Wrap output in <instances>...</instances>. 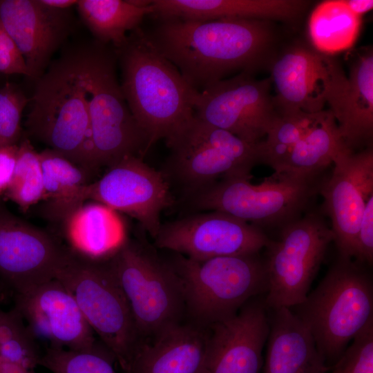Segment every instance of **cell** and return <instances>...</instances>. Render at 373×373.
<instances>
[{"label":"cell","mask_w":373,"mask_h":373,"mask_svg":"<svg viewBox=\"0 0 373 373\" xmlns=\"http://www.w3.org/2000/svg\"><path fill=\"white\" fill-rule=\"evenodd\" d=\"M146 34L198 91L233 72L253 73L268 57L275 38L270 21L235 18L162 19Z\"/></svg>","instance_id":"6da1fadb"},{"label":"cell","mask_w":373,"mask_h":373,"mask_svg":"<svg viewBox=\"0 0 373 373\" xmlns=\"http://www.w3.org/2000/svg\"><path fill=\"white\" fill-rule=\"evenodd\" d=\"M35 82L26 121L28 133L89 173L93 156L87 44L66 48Z\"/></svg>","instance_id":"7a4b0ae2"},{"label":"cell","mask_w":373,"mask_h":373,"mask_svg":"<svg viewBox=\"0 0 373 373\" xmlns=\"http://www.w3.org/2000/svg\"><path fill=\"white\" fill-rule=\"evenodd\" d=\"M114 49L124 96L151 148L158 140L169 138L193 117L198 91L155 48L140 27Z\"/></svg>","instance_id":"3957f363"},{"label":"cell","mask_w":373,"mask_h":373,"mask_svg":"<svg viewBox=\"0 0 373 373\" xmlns=\"http://www.w3.org/2000/svg\"><path fill=\"white\" fill-rule=\"evenodd\" d=\"M318 175L274 171L257 184L252 176L224 177L180 196L177 203L193 213H225L261 229L281 228L298 218L319 191Z\"/></svg>","instance_id":"277c9868"},{"label":"cell","mask_w":373,"mask_h":373,"mask_svg":"<svg viewBox=\"0 0 373 373\" xmlns=\"http://www.w3.org/2000/svg\"><path fill=\"white\" fill-rule=\"evenodd\" d=\"M358 262L338 258L315 289L295 306L331 367L373 318V283Z\"/></svg>","instance_id":"5b68a950"},{"label":"cell","mask_w":373,"mask_h":373,"mask_svg":"<svg viewBox=\"0 0 373 373\" xmlns=\"http://www.w3.org/2000/svg\"><path fill=\"white\" fill-rule=\"evenodd\" d=\"M107 260L143 341L186 319L181 278L154 245L127 238Z\"/></svg>","instance_id":"8992f818"},{"label":"cell","mask_w":373,"mask_h":373,"mask_svg":"<svg viewBox=\"0 0 373 373\" xmlns=\"http://www.w3.org/2000/svg\"><path fill=\"white\" fill-rule=\"evenodd\" d=\"M167 256L183 283L186 319L209 326L235 314L249 300L267 292L264 260L258 254L194 260Z\"/></svg>","instance_id":"52a82bcc"},{"label":"cell","mask_w":373,"mask_h":373,"mask_svg":"<svg viewBox=\"0 0 373 373\" xmlns=\"http://www.w3.org/2000/svg\"><path fill=\"white\" fill-rule=\"evenodd\" d=\"M117 66L112 46L95 40L87 44L89 135L96 171L127 157L142 158L150 149L128 106Z\"/></svg>","instance_id":"ba28073f"},{"label":"cell","mask_w":373,"mask_h":373,"mask_svg":"<svg viewBox=\"0 0 373 373\" xmlns=\"http://www.w3.org/2000/svg\"><path fill=\"white\" fill-rule=\"evenodd\" d=\"M166 144L170 153L161 171L180 196L218 178L252 176L251 169L261 162L259 142H247L195 115Z\"/></svg>","instance_id":"9c48e42d"},{"label":"cell","mask_w":373,"mask_h":373,"mask_svg":"<svg viewBox=\"0 0 373 373\" xmlns=\"http://www.w3.org/2000/svg\"><path fill=\"white\" fill-rule=\"evenodd\" d=\"M56 278L73 296L122 372L125 371L143 340L107 259L90 260L71 252Z\"/></svg>","instance_id":"30bf717a"},{"label":"cell","mask_w":373,"mask_h":373,"mask_svg":"<svg viewBox=\"0 0 373 373\" xmlns=\"http://www.w3.org/2000/svg\"><path fill=\"white\" fill-rule=\"evenodd\" d=\"M278 239L266 247L265 265L267 309L295 307L303 303L334 235L324 218L311 212L280 228Z\"/></svg>","instance_id":"8fae6325"},{"label":"cell","mask_w":373,"mask_h":373,"mask_svg":"<svg viewBox=\"0 0 373 373\" xmlns=\"http://www.w3.org/2000/svg\"><path fill=\"white\" fill-rule=\"evenodd\" d=\"M86 201L97 202L132 216L153 238L162 224V211L176 204L162 172L136 156L107 167L99 180L89 183L80 197L81 204Z\"/></svg>","instance_id":"7c38bea8"},{"label":"cell","mask_w":373,"mask_h":373,"mask_svg":"<svg viewBox=\"0 0 373 373\" xmlns=\"http://www.w3.org/2000/svg\"><path fill=\"white\" fill-rule=\"evenodd\" d=\"M153 240L157 249L194 260L258 254L271 241L259 227L216 211L162 223Z\"/></svg>","instance_id":"4fadbf2b"},{"label":"cell","mask_w":373,"mask_h":373,"mask_svg":"<svg viewBox=\"0 0 373 373\" xmlns=\"http://www.w3.org/2000/svg\"><path fill=\"white\" fill-rule=\"evenodd\" d=\"M271 78L258 80L240 73L198 91L194 115L251 144L266 136L277 111L271 95Z\"/></svg>","instance_id":"5bb4252c"},{"label":"cell","mask_w":373,"mask_h":373,"mask_svg":"<svg viewBox=\"0 0 373 373\" xmlns=\"http://www.w3.org/2000/svg\"><path fill=\"white\" fill-rule=\"evenodd\" d=\"M71 251L0 202V283L22 294L56 278Z\"/></svg>","instance_id":"9a60e30c"},{"label":"cell","mask_w":373,"mask_h":373,"mask_svg":"<svg viewBox=\"0 0 373 373\" xmlns=\"http://www.w3.org/2000/svg\"><path fill=\"white\" fill-rule=\"evenodd\" d=\"M331 175L322 182L319 193L332 222L334 242L340 258L352 259L359 224L369 197L373 194V151L359 152L347 147L333 162Z\"/></svg>","instance_id":"2e32d148"},{"label":"cell","mask_w":373,"mask_h":373,"mask_svg":"<svg viewBox=\"0 0 373 373\" xmlns=\"http://www.w3.org/2000/svg\"><path fill=\"white\" fill-rule=\"evenodd\" d=\"M271 65L274 102L280 113L324 111L333 90L346 76L335 59L300 44L288 48Z\"/></svg>","instance_id":"e0dca14e"},{"label":"cell","mask_w":373,"mask_h":373,"mask_svg":"<svg viewBox=\"0 0 373 373\" xmlns=\"http://www.w3.org/2000/svg\"><path fill=\"white\" fill-rule=\"evenodd\" d=\"M15 295L14 307L49 347L86 350L98 342L76 300L57 278Z\"/></svg>","instance_id":"ac0fdd59"},{"label":"cell","mask_w":373,"mask_h":373,"mask_svg":"<svg viewBox=\"0 0 373 373\" xmlns=\"http://www.w3.org/2000/svg\"><path fill=\"white\" fill-rule=\"evenodd\" d=\"M0 21L35 80L74 30L71 9L50 8L41 0H0Z\"/></svg>","instance_id":"d6986e66"},{"label":"cell","mask_w":373,"mask_h":373,"mask_svg":"<svg viewBox=\"0 0 373 373\" xmlns=\"http://www.w3.org/2000/svg\"><path fill=\"white\" fill-rule=\"evenodd\" d=\"M262 296L238 312L210 325L204 373H260L269 331L268 309Z\"/></svg>","instance_id":"ffe728a7"},{"label":"cell","mask_w":373,"mask_h":373,"mask_svg":"<svg viewBox=\"0 0 373 373\" xmlns=\"http://www.w3.org/2000/svg\"><path fill=\"white\" fill-rule=\"evenodd\" d=\"M209 329L186 319L144 341L123 373H204Z\"/></svg>","instance_id":"44dd1931"},{"label":"cell","mask_w":373,"mask_h":373,"mask_svg":"<svg viewBox=\"0 0 373 373\" xmlns=\"http://www.w3.org/2000/svg\"><path fill=\"white\" fill-rule=\"evenodd\" d=\"M327 104L347 147L370 143L373 135V52L367 48L356 53L349 76L336 86Z\"/></svg>","instance_id":"7402d4cb"},{"label":"cell","mask_w":373,"mask_h":373,"mask_svg":"<svg viewBox=\"0 0 373 373\" xmlns=\"http://www.w3.org/2000/svg\"><path fill=\"white\" fill-rule=\"evenodd\" d=\"M302 0H151L157 19H254L294 21L307 8Z\"/></svg>","instance_id":"603a6c76"},{"label":"cell","mask_w":373,"mask_h":373,"mask_svg":"<svg viewBox=\"0 0 373 373\" xmlns=\"http://www.w3.org/2000/svg\"><path fill=\"white\" fill-rule=\"evenodd\" d=\"M269 310L271 313L263 373H328L330 367L306 325L290 308Z\"/></svg>","instance_id":"cb8c5ba5"},{"label":"cell","mask_w":373,"mask_h":373,"mask_svg":"<svg viewBox=\"0 0 373 373\" xmlns=\"http://www.w3.org/2000/svg\"><path fill=\"white\" fill-rule=\"evenodd\" d=\"M68 249L90 260L110 258L127 239L117 212L95 201H86L61 222Z\"/></svg>","instance_id":"d4e9b609"},{"label":"cell","mask_w":373,"mask_h":373,"mask_svg":"<svg viewBox=\"0 0 373 373\" xmlns=\"http://www.w3.org/2000/svg\"><path fill=\"white\" fill-rule=\"evenodd\" d=\"M151 3L147 0H79L76 8L95 40L116 48L153 14Z\"/></svg>","instance_id":"484cf974"},{"label":"cell","mask_w":373,"mask_h":373,"mask_svg":"<svg viewBox=\"0 0 373 373\" xmlns=\"http://www.w3.org/2000/svg\"><path fill=\"white\" fill-rule=\"evenodd\" d=\"M39 155L46 200L43 213L49 220L61 222L81 205L80 196L91 182L92 175L49 148Z\"/></svg>","instance_id":"4316f807"},{"label":"cell","mask_w":373,"mask_h":373,"mask_svg":"<svg viewBox=\"0 0 373 373\" xmlns=\"http://www.w3.org/2000/svg\"><path fill=\"white\" fill-rule=\"evenodd\" d=\"M361 24V17L354 13L344 0L324 1L309 16V40L315 50L329 56L354 46Z\"/></svg>","instance_id":"83f0119b"},{"label":"cell","mask_w":373,"mask_h":373,"mask_svg":"<svg viewBox=\"0 0 373 373\" xmlns=\"http://www.w3.org/2000/svg\"><path fill=\"white\" fill-rule=\"evenodd\" d=\"M346 147L332 113L324 111L318 122L294 146L278 171L320 174Z\"/></svg>","instance_id":"f1b7e54d"},{"label":"cell","mask_w":373,"mask_h":373,"mask_svg":"<svg viewBox=\"0 0 373 373\" xmlns=\"http://www.w3.org/2000/svg\"><path fill=\"white\" fill-rule=\"evenodd\" d=\"M323 112L307 113L302 111H277V115L265 140L259 143L261 163L278 171L284 164L294 146L318 122Z\"/></svg>","instance_id":"f546056e"},{"label":"cell","mask_w":373,"mask_h":373,"mask_svg":"<svg viewBox=\"0 0 373 373\" xmlns=\"http://www.w3.org/2000/svg\"><path fill=\"white\" fill-rule=\"evenodd\" d=\"M5 196L23 211L44 200L43 171L39 152L27 137L18 144L15 169Z\"/></svg>","instance_id":"4dcf8cb0"},{"label":"cell","mask_w":373,"mask_h":373,"mask_svg":"<svg viewBox=\"0 0 373 373\" xmlns=\"http://www.w3.org/2000/svg\"><path fill=\"white\" fill-rule=\"evenodd\" d=\"M41 354L37 339L15 307L0 309V361L34 370Z\"/></svg>","instance_id":"1f68e13d"},{"label":"cell","mask_w":373,"mask_h":373,"mask_svg":"<svg viewBox=\"0 0 373 373\" xmlns=\"http://www.w3.org/2000/svg\"><path fill=\"white\" fill-rule=\"evenodd\" d=\"M115 358L99 341L86 350L48 347L39 365L52 373H117Z\"/></svg>","instance_id":"d6a6232c"},{"label":"cell","mask_w":373,"mask_h":373,"mask_svg":"<svg viewBox=\"0 0 373 373\" xmlns=\"http://www.w3.org/2000/svg\"><path fill=\"white\" fill-rule=\"evenodd\" d=\"M30 98L19 86L6 83L0 88V147L16 145L21 140V117Z\"/></svg>","instance_id":"836d02e7"},{"label":"cell","mask_w":373,"mask_h":373,"mask_svg":"<svg viewBox=\"0 0 373 373\" xmlns=\"http://www.w3.org/2000/svg\"><path fill=\"white\" fill-rule=\"evenodd\" d=\"M352 341L328 373H373V318Z\"/></svg>","instance_id":"e575fe53"},{"label":"cell","mask_w":373,"mask_h":373,"mask_svg":"<svg viewBox=\"0 0 373 373\" xmlns=\"http://www.w3.org/2000/svg\"><path fill=\"white\" fill-rule=\"evenodd\" d=\"M359 263L373 261V194L365 204L359 224L355 244L354 257Z\"/></svg>","instance_id":"d590c367"},{"label":"cell","mask_w":373,"mask_h":373,"mask_svg":"<svg viewBox=\"0 0 373 373\" xmlns=\"http://www.w3.org/2000/svg\"><path fill=\"white\" fill-rule=\"evenodd\" d=\"M0 73L30 78L25 61L0 21Z\"/></svg>","instance_id":"8d00e7d4"},{"label":"cell","mask_w":373,"mask_h":373,"mask_svg":"<svg viewBox=\"0 0 373 373\" xmlns=\"http://www.w3.org/2000/svg\"><path fill=\"white\" fill-rule=\"evenodd\" d=\"M18 144L0 147V195L5 194L11 183L17 162Z\"/></svg>","instance_id":"74e56055"},{"label":"cell","mask_w":373,"mask_h":373,"mask_svg":"<svg viewBox=\"0 0 373 373\" xmlns=\"http://www.w3.org/2000/svg\"><path fill=\"white\" fill-rule=\"evenodd\" d=\"M349 8L361 17L373 8L372 0H344Z\"/></svg>","instance_id":"f35d334b"},{"label":"cell","mask_w":373,"mask_h":373,"mask_svg":"<svg viewBox=\"0 0 373 373\" xmlns=\"http://www.w3.org/2000/svg\"><path fill=\"white\" fill-rule=\"evenodd\" d=\"M79 0H41L44 5L55 9L67 10L76 6Z\"/></svg>","instance_id":"ab89813d"},{"label":"cell","mask_w":373,"mask_h":373,"mask_svg":"<svg viewBox=\"0 0 373 373\" xmlns=\"http://www.w3.org/2000/svg\"><path fill=\"white\" fill-rule=\"evenodd\" d=\"M0 373H35L30 370L21 365L0 361Z\"/></svg>","instance_id":"60d3db41"},{"label":"cell","mask_w":373,"mask_h":373,"mask_svg":"<svg viewBox=\"0 0 373 373\" xmlns=\"http://www.w3.org/2000/svg\"><path fill=\"white\" fill-rule=\"evenodd\" d=\"M2 291H3V287L0 285V305H1V298H2V296H1ZM0 309H1V307H0Z\"/></svg>","instance_id":"b9f144b4"}]
</instances>
